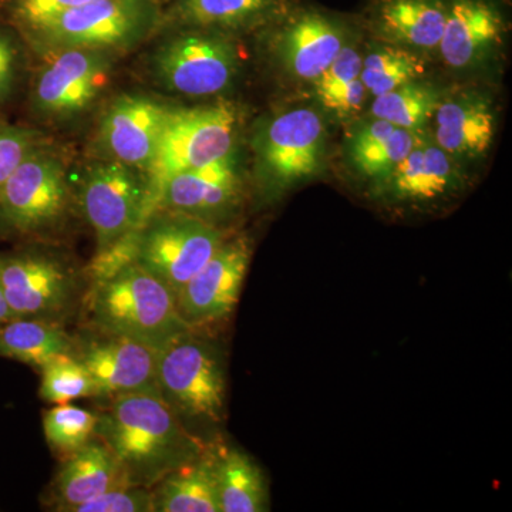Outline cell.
I'll use <instances>...</instances> for the list:
<instances>
[{"instance_id": "6da1fadb", "label": "cell", "mask_w": 512, "mask_h": 512, "mask_svg": "<svg viewBox=\"0 0 512 512\" xmlns=\"http://www.w3.org/2000/svg\"><path fill=\"white\" fill-rule=\"evenodd\" d=\"M96 437L111 448L133 485L160 483L205 453L158 393L121 394L99 416Z\"/></svg>"}, {"instance_id": "7a4b0ae2", "label": "cell", "mask_w": 512, "mask_h": 512, "mask_svg": "<svg viewBox=\"0 0 512 512\" xmlns=\"http://www.w3.org/2000/svg\"><path fill=\"white\" fill-rule=\"evenodd\" d=\"M89 302L97 328L156 350L191 330L178 312L175 293L137 262L93 285Z\"/></svg>"}, {"instance_id": "3957f363", "label": "cell", "mask_w": 512, "mask_h": 512, "mask_svg": "<svg viewBox=\"0 0 512 512\" xmlns=\"http://www.w3.org/2000/svg\"><path fill=\"white\" fill-rule=\"evenodd\" d=\"M237 113L221 103L195 109H170L156 154L144 173L146 217L156 214L165 181L175 174L232 156Z\"/></svg>"}, {"instance_id": "277c9868", "label": "cell", "mask_w": 512, "mask_h": 512, "mask_svg": "<svg viewBox=\"0 0 512 512\" xmlns=\"http://www.w3.org/2000/svg\"><path fill=\"white\" fill-rule=\"evenodd\" d=\"M157 384L161 396L177 413L192 419L220 421L227 380L217 349L191 330L157 352Z\"/></svg>"}, {"instance_id": "5b68a950", "label": "cell", "mask_w": 512, "mask_h": 512, "mask_svg": "<svg viewBox=\"0 0 512 512\" xmlns=\"http://www.w3.org/2000/svg\"><path fill=\"white\" fill-rule=\"evenodd\" d=\"M222 242V232L211 222L180 212H156L141 229L137 264L177 295Z\"/></svg>"}, {"instance_id": "8992f818", "label": "cell", "mask_w": 512, "mask_h": 512, "mask_svg": "<svg viewBox=\"0 0 512 512\" xmlns=\"http://www.w3.org/2000/svg\"><path fill=\"white\" fill-rule=\"evenodd\" d=\"M153 72L170 92L187 97L227 90L238 73L234 45L211 33H184L165 42L153 57Z\"/></svg>"}, {"instance_id": "52a82bcc", "label": "cell", "mask_w": 512, "mask_h": 512, "mask_svg": "<svg viewBox=\"0 0 512 512\" xmlns=\"http://www.w3.org/2000/svg\"><path fill=\"white\" fill-rule=\"evenodd\" d=\"M148 0H89L32 33L55 47L106 49L130 45L153 25Z\"/></svg>"}, {"instance_id": "ba28073f", "label": "cell", "mask_w": 512, "mask_h": 512, "mask_svg": "<svg viewBox=\"0 0 512 512\" xmlns=\"http://www.w3.org/2000/svg\"><path fill=\"white\" fill-rule=\"evenodd\" d=\"M80 204L100 251L146 224V181L128 165L104 161L87 171Z\"/></svg>"}, {"instance_id": "9c48e42d", "label": "cell", "mask_w": 512, "mask_h": 512, "mask_svg": "<svg viewBox=\"0 0 512 512\" xmlns=\"http://www.w3.org/2000/svg\"><path fill=\"white\" fill-rule=\"evenodd\" d=\"M66 204L62 163L37 148L0 187V218L18 231L49 227L63 214Z\"/></svg>"}, {"instance_id": "30bf717a", "label": "cell", "mask_w": 512, "mask_h": 512, "mask_svg": "<svg viewBox=\"0 0 512 512\" xmlns=\"http://www.w3.org/2000/svg\"><path fill=\"white\" fill-rule=\"evenodd\" d=\"M259 161L276 184L291 185L318 173L325 153V126L315 110L278 114L255 137Z\"/></svg>"}, {"instance_id": "8fae6325", "label": "cell", "mask_w": 512, "mask_h": 512, "mask_svg": "<svg viewBox=\"0 0 512 512\" xmlns=\"http://www.w3.org/2000/svg\"><path fill=\"white\" fill-rule=\"evenodd\" d=\"M251 254L245 238L222 242L210 261L178 291V312L191 329L217 322L234 311Z\"/></svg>"}, {"instance_id": "7c38bea8", "label": "cell", "mask_w": 512, "mask_h": 512, "mask_svg": "<svg viewBox=\"0 0 512 512\" xmlns=\"http://www.w3.org/2000/svg\"><path fill=\"white\" fill-rule=\"evenodd\" d=\"M37 77L33 90L36 110L47 116L82 113L107 84L110 57L103 49L64 47Z\"/></svg>"}, {"instance_id": "4fadbf2b", "label": "cell", "mask_w": 512, "mask_h": 512, "mask_svg": "<svg viewBox=\"0 0 512 512\" xmlns=\"http://www.w3.org/2000/svg\"><path fill=\"white\" fill-rule=\"evenodd\" d=\"M0 286L13 319L55 318L74 289L72 276L59 262L37 255L0 259Z\"/></svg>"}, {"instance_id": "5bb4252c", "label": "cell", "mask_w": 512, "mask_h": 512, "mask_svg": "<svg viewBox=\"0 0 512 512\" xmlns=\"http://www.w3.org/2000/svg\"><path fill=\"white\" fill-rule=\"evenodd\" d=\"M170 107L144 96H121L113 101L100 126V140L111 160L146 171Z\"/></svg>"}, {"instance_id": "9a60e30c", "label": "cell", "mask_w": 512, "mask_h": 512, "mask_svg": "<svg viewBox=\"0 0 512 512\" xmlns=\"http://www.w3.org/2000/svg\"><path fill=\"white\" fill-rule=\"evenodd\" d=\"M158 350L137 340L110 336L92 343L77 359L97 384L100 396L158 393Z\"/></svg>"}, {"instance_id": "2e32d148", "label": "cell", "mask_w": 512, "mask_h": 512, "mask_svg": "<svg viewBox=\"0 0 512 512\" xmlns=\"http://www.w3.org/2000/svg\"><path fill=\"white\" fill-rule=\"evenodd\" d=\"M343 23L315 9L299 10L278 35V52L285 69L303 80L316 79L346 46Z\"/></svg>"}, {"instance_id": "e0dca14e", "label": "cell", "mask_w": 512, "mask_h": 512, "mask_svg": "<svg viewBox=\"0 0 512 512\" xmlns=\"http://www.w3.org/2000/svg\"><path fill=\"white\" fill-rule=\"evenodd\" d=\"M239 178L232 156L175 174L165 181L156 212H180L208 221L231 208L238 197Z\"/></svg>"}, {"instance_id": "ac0fdd59", "label": "cell", "mask_w": 512, "mask_h": 512, "mask_svg": "<svg viewBox=\"0 0 512 512\" xmlns=\"http://www.w3.org/2000/svg\"><path fill=\"white\" fill-rule=\"evenodd\" d=\"M504 26L494 0H447L439 45L444 62L454 69L480 63L501 42Z\"/></svg>"}, {"instance_id": "d6986e66", "label": "cell", "mask_w": 512, "mask_h": 512, "mask_svg": "<svg viewBox=\"0 0 512 512\" xmlns=\"http://www.w3.org/2000/svg\"><path fill=\"white\" fill-rule=\"evenodd\" d=\"M380 184L387 200L400 204H429L453 194L460 188L461 178L453 157L437 144L427 143L419 137L412 151Z\"/></svg>"}, {"instance_id": "ffe728a7", "label": "cell", "mask_w": 512, "mask_h": 512, "mask_svg": "<svg viewBox=\"0 0 512 512\" xmlns=\"http://www.w3.org/2000/svg\"><path fill=\"white\" fill-rule=\"evenodd\" d=\"M436 143L453 158L484 156L493 144V104L480 93H460L441 100L436 113Z\"/></svg>"}, {"instance_id": "44dd1931", "label": "cell", "mask_w": 512, "mask_h": 512, "mask_svg": "<svg viewBox=\"0 0 512 512\" xmlns=\"http://www.w3.org/2000/svg\"><path fill=\"white\" fill-rule=\"evenodd\" d=\"M131 484L123 464L106 443L92 440L70 454L56 478L59 511L73 512L79 505L114 488Z\"/></svg>"}, {"instance_id": "7402d4cb", "label": "cell", "mask_w": 512, "mask_h": 512, "mask_svg": "<svg viewBox=\"0 0 512 512\" xmlns=\"http://www.w3.org/2000/svg\"><path fill=\"white\" fill-rule=\"evenodd\" d=\"M447 0H377L373 25L387 39L413 49L439 47Z\"/></svg>"}, {"instance_id": "603a6c76", "label": "cell", "mask_w": 512, "mask_h": 512, "mask_svg": "<svg viewBox=\"0 0 512 512\" xmlns=\"http://www.w3.org/2000/svg\"><path fill=\"white\" fill-rule=\"evenodd\" d=\"M153 494L154 512H221L212 453L167 474Z\"/></svg>"}, {"instance_id": "cb8c5ba5", "label": "cell", "mask_w": 512, "mask_h": 512, "mask_svg": "<svg viewBox=\"0 0 512 512\" xmlns=\"http://www.w3.org/2000/svg\"><path fill=\"white\" fill-rule=\"evenodd\" d=\"M212 457L221 512L269 510L264 474L247 454L234 448H221Z\"/></svg>"}, {"instance_id": "d4e9b609", "label": "cell", "mask_w": 512, "mask_h": 512, "mask_svg": "<svg viewBox=\"0 0 512 512\" xmlns=\"http://www.w3.org/2000/svg\"><path fill=\"white\" fill-rule=\"evenodd\" d=\"M72 352V339L49 320L16 318L0 325V356L40 369Z\"/></svg>"}, {"instance_id": "484cf974", "label": "cell", "mask_w": 512, "mask_h": 512, "mask_svg": "<svg viewBox=\"0 0 512 512\" xmlns=\"http://www.w3.org/2000/svg\"><path fill=\"white\" fill-rule=\"evenodd\" d=\"M284 0H180L174 16L197 28H245L274 18Z\"/></svg>"}, {"instance_id": "4316f807", "label": "cell", "mask_w": 512, "mask_h": 512, "mask_svg": "<svg viewBox=\"0 0 512 512\" xmlns=\"http://www.w3.org/2000/svg\"><path fill=\"white\" fill-rule=\"evenodd\" d=\"M440 101V93L434 87L414 80L375 97L372 113L393 126L416 131L433 119Z\"/></svg>"}, {"instance_id": "83f0119b", "label": "cell", "mask_w": 512, "mask_h": 512, "mask_svg": "<svg viewBox=\"0 0 512 512\" xmlns=\"http://www.w3.org/2000/svg\"><path fill=\"white\" fill-rule=\"evenodd\" d=\"M423 73V63L409 50L380 47L363 59L360 80L365 84L367 93L377 97L414 82Z\"/></svg>"}, {"instance_id": "f1b7e54d", "label": "cell", "mask_w": 512, "mask_h": 512, "mask_svg": "<svg viewBox=\"0 0 512 512\" xmlns=\"http://www.w3.org/2000/svg\"><path fill=\"white\" fill-rule=\"evenodd\" d=\"M40 397L47 403L69 404L83 397L100 396L97 384L77 357L57 356L40 367Z\"/></svg>"}, {"instance_id": "f546056e", "label": "cell", "mask_w": 512, "mask_h": 512, "mask_svg": "<svg viewBox=\"0 0 512 512\" xmlns=\"http://www.w3.org/2000/svg\"><path fill=\"white\" fill-rule=\"evenodd\" d=\"M99 416L70 404H56L43 416L47 444L59 453H76L96 437Z\"/></svg>"}, {"instance_id": "4dcf8cb0", "label": "cell", "mask_w": 512, "mask_h": 512, "mask_svg": "<svg viewBox=\"0 0 512 512\" xmlns=\"http://www.w3.org/2000/svg\"><path fill=\"white\" fill-rule=\"evenodd\" d=\"M417 140L416 131L396 127L383 140L365 147L349 148V154L360 174L382 183L412 151Z\"/></svg>"}, {"instance_id": "1f68e13d", "label": "cell", "mask_w": 512, "mask_h": 512, "mask_svg": "<svg viewBox=\"0 0 512 512\" xmlns=\"http://www.w3.org/2000/svg\"><path fill=\"white\" fill-rule=\"evenodd\" d=\"M141 229H133L126 235L97 251L93 261L87 266V274L93 285L101 284L119 274L128 265L136 264L140 247Z\"/></svg>"}, {"instance_id": "d6a6232c", "label": "cell", "mask_w": 512, "mask_h": 512, "mask_svg": "<svg viewBox=\"0 0 512 512\" xmlns=\"http://www.w3.org/2000/svg\"><path fill=\"white\" fill-rule=\"evenodd\" d=\"M86 2L89 0H6V6L13 22L32 35L63 13Z\"/></svg>"}, {"instance_id": "836d02e7", "label": "cell", "mask_w": 512, "mask_h": 512, "mask_svg": "<svg viewBox=\"0 0 512 512\" xmlns=\"http://www.w3.org/2000/svg\"><path fill=\"white\" fill-rule=\"evenodd\" d=\"M154 512V494L143 485L114 488L73 512Z\"/></svg>"}, {"instance_id": "e575fe53", "label": "cell", "mask_w": 512, "mask_h": 512, "mask_svg": "<svg viewBox=\"0 0 512 512\" xmlns=\"http://www.w3.org/2000/svg\"><path fill=\"white\" fill-rule=\"evenodd\" d=\"M36 148L30 131L0 121V187Z\"/></svg>"}, {"instance_id": "d590c367", "label": "cell", "mask_w": 512, "mask_h": 512, "mask_svg": "<svg viewBox=\"0 0 512 512\" xmlns=\"http://www.w3.org/2000/svg\"><path fill=\"white\" fill-rule=\"evenodd\" d=\"M363 57L353 47L345 46L336 59L329 64L318 79L315 80L316 94L329 92L336 87L343 86L359 79L362 73Z\"/></svg>"}, {"instance_id": "8d00e7d4", "label": "cell", "mask_w": 512, "mask_h": 512, "mask_svg": "<svg viewBox=\"0 0 512 512\" xmlns=\"http://www.w3.org/2000/svg\"><path fill=\"white\" fill-rule=\"evenodd\" d=\"M367 90L362 80L356 79L329 92L319 94L323 106L336 111L340 116H349L362 109L366 100Z\"/></svg>"}, {"instance_id": "74e56055", "label": "cell", "mask_w": 512, "mask_h": 512, "mask_svg": "<svg viewBox=\"0 0 512 512\" xmlns=\"http://www.w3.org/2000/svg\"><path fill=\"white\" fill-rule=\"evenodd\" d=\"M19 69V46L8 30L0 28V103L8 99L15 87Z\"/></svg>"}, {"instance_id": "f35d334b", "label": "cell", "mask_w": 512, "mask_h": 512, "mask_svg": "<svg viewBox=\"0 0 512 512\" xmlns=\"http://www.w3.org/2000/svg\"><path fill=\"white\" fill-rule=\"evenodd\" d=\"M394 130H396V126L387 123V121L380 119L369 121V123L363 124V126L357 130L352 141H350L349 148L369 146V144L376 143V141L389 137Z\"/></svg>"}, {"instance_id": "ab89813d", "label": "cell", "mask_w": 512, "mask_h": 512, "mask_svg": "<svg viewBox=\"0 0 512 512\" xmlns=\"http://www.w3.org/2000/svg\"><path fill=\"white\" fill-rule=\"evenodd\" d=\"M12 319V312H10L8 302H6L5 295H3L2 286H0V325Z\"/></svg>"}]
</instances>
